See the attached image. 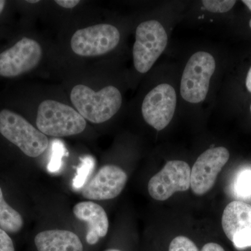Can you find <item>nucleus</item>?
Instances as JSON below:
<instances>
[{
  "label": "nucleus",
  "instance_id": "obj_1",
  "mask_svg": "<svg viewBox=\"0 0 251 251\" xmlns=\"http://www.w3.org/2000/svg\"><path fill=\"white\" fill-rule=\"evenodd\" d=\"M71 100L77 112L92 123L101 124L111 119L121 108L122 94L113 86L94 92L84 85L75 86L71 92Z\"/></svg>",
  "mask_w": 251,
  "mask_h": 251
},
{
  "label": "nucleus",
  "instance_id": "obj_2",
  "mask_svg": "<svg viewBox=\"0 0 251 251\" xmlns=\"http://www.w3.org/2000/svg\"><path fill=\"white\" fill-rule=\"evenodd\" d=\"M36 124L41 133L57 138L79 134L87 126L86 120L75 109L53 100L39 105Z\"/></svg>",
  "mask_w": 251,
  "mask_h": 251
},
{
  "label": "nucleus",
  "instance_id": "obj_3",
  "mask_svg": "<svg viewBox=\"0 0 251 251\" xmlns=\"http://www.w3.org/2000/svg\"><path fill=\"white\" fill-rule=\"evenodd\" d=\"M0 133L31 158L40 156L49 146L45 134L21 115L6 109L0 112Z\"/></svg>",
  "mask_w": 251,
  "mask_h": 251
},
{
  "label": "nucleus",
  "instance_id": "obj_4",
  "mask_svg": "<svg viewBox=\"0 0 251 251\" xmlns=\"http://www.w3.org/2000/svg\"><path fill=\"white\" fill-rule=\"evenodd\" d=\"M168 44V35L158 21L140 23L135 31L133 45V62L136 70L141 74L149 72L163 53Z\"/></svg>",
  "mask_w": 251,
  "mask_h": 251
},
{
  "label": "nucleus",
  "instance_id": "obj_5",
  "mask_svg": "<svg viewBox=\"0 0 251 251\" xmlns=\"http://www.w3.org/2000/svg\"><path fill=\"white\" fill-rule=\"evenodd\" d=\"M215 69V59L211 54L206 52L193 54L181 77L180 92L182 98L191 103L202 102L207 95Z\"/></svg>",
  "mask_w": 251,
  "mask_h": 251
},
{
  "label": "nucleus",
  "instance_id": "obj_6",
  "mask_svg": "<svg viewBox=\"0 0 251 251\" xmlns=\"http://www.w3.org/2000/svg\"><path fill=\"white\" fill-rule=\"evenodd\" d=\"M120 40V33L115 26L99 24L78 29L72 38V50L82 57L102 55L115 49Z\"/></svg>",
  "mask_w": 251,
  "mask_h": 251
},
{
  "label": "nucleus",
  "instance_id": "obj_7",
  "mask_svg": "<svg viewBox=\"0 0 251 251\" xmlns=\"http://www.w3.org/2000/svg\"><path fill=\"white\" fill-rule=\"evenodd\" d=\"M191 168L185 161H168L163 169L150 179L148 191L153 199L165 201L176 192H184L191 188Z\"/></svg>",
  "mask_w": 251,
  "mask_h": 251
},
{
  "label": "nucleus",
  "instance_id": "obj_8",
  "mask_svg": "<svg viewBox=\"0 0 251 251\" xmlns=\"http://www.w3.org/2000/svg\"><path fill=\"white\" fill-rule=\"evenodd\" d=\"M229 158V151L224 147L209 149L201 154L191 171L193 193L201 196L209 192Z\"/></svg>",
  "mask_w": 251,
  "mask_h": 251
},
{
  "label": "nucleus",
  "instance_id": "obj_9",
  "mask_svg": "<svg viewBox=\"0 0 251 251\" xmlns=\"http://www.w3.org/2000/svg\"><path fill=\"white\" fill-rule=\"evenodd\" d=\"M43 50L37 41L24 37L0 53V76L17 77L39 64Z\"/></svg>",
  "mask_w": 251,
  "mask_h": 251
},
{
  "label": "nucleus",
  "instance_id": "obj_10",
  "mask_svg": "<svg viewBox=\"0 0 251 251\" xmlns=\"http://www.w3.org/2000/svg\"><path fill=\"white\" fill-rule=\"evenodd\" d=\"M176 105V94L173 87L168 84L156 86L144 99V120L157 130L164 129L173 120Z\"/></svg>",
  "mask_w": 251,
  "mask_h": 251
},
{
  "label": "nucleus",
  "instance_id": "obj_11",
  "mask_svg": "<svg viewBox=\"0 0 251 251\" xmlns=\"http://www.w3.org/2000/svg\"><path fill=\"white\" fill-rule=\"evenodd\" d=\"M222 227L226 237L238 250L251 247V205L234 201L225 208Z\"/></svg>",
  "mask_w": 251,
  "mask_h": 251
},
{
  "label": "nucleus",
  "instance_id": "obj_12",
  "mask_svg": "<svg viewBox=\"0 0 251 251\" xmlns=\"http://www.w3.org/2000/svg\"><path fill=\"white\" fill-rule=\"evenodd\" d=\"M127 180L126 173L120 167L106 165L86 183L82 196L92 201L113 199L122 192Z\"/></svg>",
  "mask_w": 251,
  "mask_h": 251
},
{
  "label": "nucleus",
  "instance_id": "obj_13",
  "mask_svg": "<svg viewBox=\"0 0 251 251\" xmlns=\"http://www.w3.org/2000/svg\"><path fill=\"white\" fill-rule=\"evenodd\" d=\"M73 212L76 219L88 224L86 241L90 245H94L100 238L106 236L109 221L106 212L97 203L85 201L74 206Z\"/></svg>",
  "mask_w": 251,
  "mask_h": 251
},
{
  "label": "nucleus",
  "instance_id": "obj_14",
  "mask_svg": "<svg viewBox=\"0 0 251 251\" xmlns=\"http://www.w3.org/2000/svg\"><path fill=\"white\" fill-rule=\"evenodd\" d=\"M34 243L38 251H83L77 234L64 229H50L36 234Z\"/></svg>",
  "mask_w": 251,
  "mask_h": 251
},
{
  "label": "nucleus",
  "instance_id": "obj_15",
  "mask_svg": "<svg viewBox=\"0 0 251 251\" xmlns=\"http://www.w3.org/2000/svg\"><path fill=\"white\" fill-rule=\"evenodd\" d=\"M23 226L22 216L6 202L0 187V227L5 232L17 233Z\"/></svg>",
  "mask_w": 251,
  "mask_h": 251
},
{
  "label": "nucleus",
  "instance_id": "obj_16",
  "mask_svg": "<svg viewBox=\"0 0 251 251\" xmlns=\"http://www.w3.org/2000/svg\"><path fill=\"white\" fill-rule=\"evenodd\" d=\"M234 196L239 201H251V169L245 168L237 173L233 181Z\"/></svg>",
  "mask_w": 251,
  "mask_h": 251
},
{
  "label": "nucleus",
  "instance_id": "obj_17",
  "mask_svg": "<svg viewBox=\"0 0 251 251\" xmlns=\"http://www.w3.org/2000/svg\"><path fill=\"white\" fill-rule=\"evenodd\" d=\"M95 167V160L93 157L86 156L81 161L80 166L77 168L76 175L73 179V187L80 189L87 183L89 176L92 174Z\"/></svg>",
  "mask_w": 251,
  "mask_h": 251
},
{
  "label": "nucleus",
  "instance_id": "obj_18",
  "mask_svg": "<svg viewBox=\"0 0 251 251\" xmlns=\"http://www.w3.org/2000/svg\"><path fill=\"white\" fill-rule=\"evenodd\" d=\"M66 150L62 142L53 141L52 145V156L48 165V170L50 173H56L62 167V157L65 156Z\"/></svg>",
  "mask_w": 251,
  "mask_h": 251
},
{
  "label": "nucleus",
  "instance_id": "obj_19",
  "mask_svg": "<svg viewBox=\"0 0 251 251\" xmlns=\"http://www.w3.org/2000/svg\"><path fill=\"white\" fill-rule=\"evenodd\" d=\"M203 6L212 13H226L232 9L237 1L234 0H204Z\"/></svg>",
  "mask_w": 251,
  "mask_h": 251
},
{
  "label": "nucleus",
  "instance_id": "obj_20",
  "mask_svg": "<svg viewBox=\"0 0 251 251\" xmlns=\"http://www.w3.org/2000/svg\"><path fill=\"white\" fill-rule=\"evenodd\" d=\"M168 251H201L189 238L178 236L174 238L170 244Z\"/></svg>",
  "mask_w": 251,
  "mask_h": 251
},
{
  "label": "nucleus",
  "instance_id": "obj_21",
  "mask_svg": "<svg viewBox=\"0 0 251 251\" xmlns=\"http://www.w3.org/2000/svg\"><path fill=\"white\" fill-rule=\"evenodd\" d=\"M0 251H15L14 243L7 232L0 227Z\"/></svg>",
  "mask_w": 251,
  "mask_h": 251
},
{
  "label": "nucleus",
  "instance_id": "obj_22",
  "mask_svg": "<svg viewBox=\"0 0 251 251\" xmlns=\"http://www.w3.org/2000/svg\"><path fill=\"white\" fill-rule=\"evenodd\" d=\"M55 3H57L61 7L73 9L80 3V1L79 0H56Z\"/></svg>",
  "mask_w": 251,
  "mask_h": 251
},
{
  "label": "nucleus",
  "instance_id": "obj_23",
  "mask_svg": "<svg viewBox=\"0 0 251 251\" xmlns=\"http://www.w3.org/2000/svg\"><path fill=\"white\" fill-rule=\"evenodd\" d=\"M201 251H226L224 248L216 243H207L205 245L203 246L202 250Z\"/></svg>",
  "mask_w": 251,
  "mask_h": 251
},
{
  "label": "nucleus",
  "instance_id": "obj_24",
  "mask_svg": "<svg viewBox=\"0 0 251 251\" xmlns=\"http://www.w3.org/2000/svg\"><path fill=\"white\" fill-rule=\"evenodd\" d=\"M246 86L248 91L251 93V67L247 74V79H246Z\"/></svg>",
  "mask_w": 251,
  "mask_h": 251
},
{
  "label": "nucleus",
  "instance_id": "obj_25",
  "mask_svg": "<svg viewBox=\"0 0 251 251\" xmlns=\"http://www.w3.org/2000/svg\"><path fill=\"white\" fill-rule=\"evenodd\" d=\"M5 4H6V1H4V0H0V14H1L3 10H4Z\"/></svg>",
  "mask_w": 251,
  "mask_h": 251
},
{
  "label": "nucleus",
  "instance_id": "obj_26",
  "mask_svg": "<svg viewBox=\"0 0 251 251\" xmlns=\"http://www.w3.org/2000/svg\"><path fill=\"white\" fill-rule=\"evenodd\" d=\"M242 2L244 3V4L251 11V0H244Z\"/></svg>",
  "mask_w": 251,
  "mask_h": 251
},
{
  "label": "nucleus",
  "instance_id": "obj_27",
  "mask_svg": "<svg viewBox=\"0 0 251 251\" xmlns=\"http://www.w3.org/2000/svg\"><path fill=\"white\" fill-rule=\"evenodd\" d=\"M28 3H31V4H35V3H39V0H28L27 1Z\"/></svg>",
  "mask_w": 251,
  "mask_h": 251
},
{
  "label": "nucleus",
  "instance_id": "obj_28",
  "mask_svg": "<svg viewBox=\"0 0 251 251\" xmlns=\"http://www.w3.org/2000/svg\"><path fill=\"white\" fill-rule=\"evenodd\" d=\"M105 251H122L118 250V249H108V250H106Z\"/></svg>",
  "mask_w": 251,
  "mask_h": 251
},
{
  "label": "nucleus",
  "instance_id": "obj_29",
  "mask_svg": "<svg viewBox=\"0 0 251 251\" xmlns=\"http://www.w3.org/2000/svg\"><path fill=\"white\" fill-rule=\"evenodd\" d=\"M249 25H250V27L251 29V19L250 22H249Z\"/></svg>",
  "mask_w": 251,
  "mask_h": 251
},
{
  "label": "nucleus",
  "instance_id": "obj_30",
  "mask_svg": "<svg viewBox=\"0 0 251 251\" xmlns=\"http://www.w3.org/2000/svg\"></svg>",
  "mask_w": 251,
  "mask_h": 251
}]
</instances>
